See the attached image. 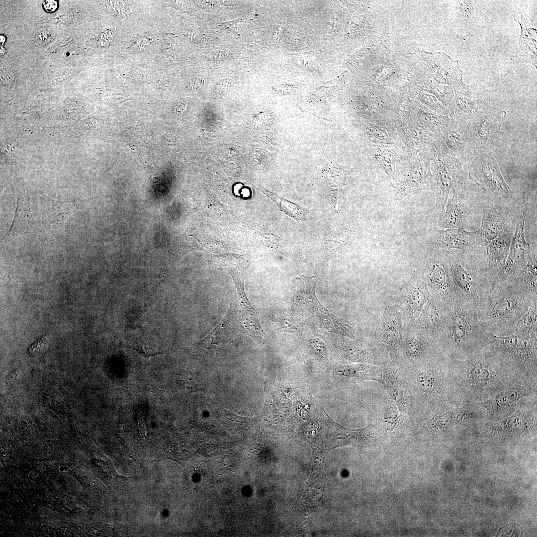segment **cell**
Listing matches in <instances>:
<instances>
[{"instance_id":"6da1fadb","label":"cell","mask_w":537,"mask_h":537,"mask_svg":"<svg viewBox=\"0 0 537 537\" xmlns=\"http://www.w3.org/2000/svg\"><path fill=\"white\" fill-rule=\"evenodd\" d=\"M534 303L514 274L493 284L483 294L478 310L487 335L503 336L515 333L516 324Z\"/></svg>"},{"instance_id":"7a4b0ae2","label":"cell","mask_w":537,"mask_h":537,"mask_svg":"<svg viewBox=\"0 0 537 537\" xmlns=\"http://www.w3.org/2000/svg\"><path fill=\"white\" fill-rule=\"evenodd\" d=\"M488 343L477 307L462 294L448 312L439 348L466 355Z\"/></svg>"},{"instance_id":"3957f363","label":"cell","mask_w":537,"mask_h":537,"mask_svg":"<svg viewBox=\"0 0 537 537\" xmlns=\"http://www.w3.org/2000/svg\"><path fill=\"white\" fill-rule=\"evenodd\" d=\"M438 349L419 364L405 370L409 388L418 407L437 404L448 389L445 358Z\"/></svg>"},{"instance_id":"277c9868","label":"cell","mask_w":537,"mask_h":537,"mask_svg":"<svg viewBox=\"0 0 537 537\" xmlns=\"http://www.w3.org/2000/svg\"><path fill=\"white\" fill-rule=\"evenodd\" d=\"M419 269L431 299L440 308L449 311L463 294L453 279L448 251L431 248Z\"/></svg>"},{"instance_id":"5b68a950","label":"cell","mask_w":537,"mask_h":537,"mask_svg":"<svg viewBox=\"0 0 537 537\" xmlns=\"http://www.w3.org/2000/svg\"><path fill=\"white\" fill-rule=\"evenodd\" d=\"M453 279L463 295L478 308L483 294L492 283L485 263L468 251H448Z\"/></svg>"},{"instance_id":"8992f818","label":"cell","mask_w":537,"mask_h":537,"mask_svg":"<svg viewBox=\"0 0 537 537\" xmlns=\"http://www.w3.org/2000/svg\"><path fill=\"white\" fill-rule=\"evenodd\" d=\"M487 336L489 345L497 356L522 367H536L537 335Z\"/></svg>"},{"instance_id":"52a82bcc","label":"cell","mask_w":537,"mask_h":537,"mask_svg":"<svg viewBox=\"0 0 537 537\" xmlns=\"http://www.w3.org/2000/svg\"><path fill=\"white\" fill-rule=\"evenodd\" d=\"M381 384L403 414L410 418L415 413L418 407L409 388L405 370L398 361L388 362L383 366Z\"/></svg>"},{"instance_id":"ba28073f","label":"cell","mask_w":537,"mask_h":537,"mask_svg":"<svg viewBox=\"0 0 537 537\" xmlns=\"http://www.w3.org/2000/svg\"><path fill=\"white\" fill-rule=\"evenodd\" d=\"M402 316L397 307L387 308L375 332L376 352L386 363L398 361L397 353L402 336Z\"/></svg>"},{"instance_id":"9c48e42d","label":"cell","mask_w":537,"mask_h":537,"mask_svg":"<svg viewBox=\"0 0 537 537\" xmlns=\"http://www.w3.org/2000/svg\"><path fill=\"white\" fill-rule=\"evenodd\" d=\"M409 326L408 330L402 332L397 353V360L405 369L423 361L439 348L420 329Z\"/></svg>"},{"instance_id":"30bf717a","label":"cell","mask_w":537,"mask_h":537,"mask_svg":"<svg viewBox=\"0 0 537 537\" xmlns=\"http://www.w3.org/2000/svg\"><path fill=\"white\" fill-rule=\"evenodd\" d=\"M400 297V306L402 318L414 324L423 310L431 300L422 274L418 268L410 279L402 287Z\"/></svg>"},{"instance_id":"8fae6325","label":"cell","mask_w":537,"mask_h":537,"mask_svg":"<svg viewBox=\"0 0 537 537\" xmlns=\"http://www.w3.org/2000/svg\"><path fill=\"white\" fill-rule=\"evenodd\" d=\"M525 216V212L522 211L517 220L515 233L511 243L504 267L494 278L492 285L505 280L512 274L518 273L526 266L529 255L537 249L536 245H530L526 240Z\"/></svg>"},{"instance_id":"7c38bea8","label":"cell","mask_w":537,"mask_h":537,"mask_svg":"<svg viewBox=\"0 0 537 537\" xmlns=\"http://www.w3.org/2000/svg\"><path fill=\"white\" fill-rule=\"evenodd\" d=\"M469 177L484 190L504 197L512 196V191L503 179L497 164L490 157L484 156L479 159L470 171Z\"/></svg>"},{"instance_id":"4fadbf2b","label":"cell","mask_w":537,"mask_h":537,"mask_svg":"<svg viewBox=\"0 0 537 537\" xmlns=\"http://www.w3.org/2000/svg\"><path fill=\"white\" fill-rule=\"evenodd\" d=\"M338 334L332 335L331 340L339 357L348 362L365 363L383 366L385 363L375 348L368 349L357 339Z\"/></svg>"},{"instance_id":"5bb4252c","label":"cell","mask_w":537,"mask_h":537,"mask_svg":"<svg viewBox=\"0 0 537 537\" xmlns=\"http://www.w3.org/2000/svg\"><path fill=\"white\" fill-rule=\"evenodd\" d=\"M461 172L459 164L452 159L439 160L434 171L436 208L441 215L444 211L449 192L458 183Z\"/></svg>"},{"instance_id":"9a60e30c","label":"cell","mask_w":537,"mask_h":537,"mask_svg":"<svg viewBox=\"0 0 537 537\" xmlns=\"http://www.w3.org/2000/svg\"><path fill=\"white\" fill-rule=\"evenodd\" d=\"M374 422L380 434L392 436L409 426L410 418L403 414L397 405L386 394L375 409Z\"/></svg>"},{"instance_id":"2e32d148","label":"cell","mask_w":537,"mask_h":537,"mask_svg":"<svg viewBox=\"0 0 537 537\" xmlns=\"http://www.w3.org/2000/svg\"><path fill=\"white\" fill-rule=\"evenodd\" d=\"M469 214L467 201L459 182L453 188L452 196L440 215L439 225L444 229L464 228Z\"/></svg>"},{"instance_id":"e0dca14e","label":"cell","mask_w":537,"mask_h":537,"mask_svg":"<svg viewBox=\"0 0 537 537\" xmlns=\"http://www.w3.org/2000/svg\"><path fill=\"white\" fill-rule=\"evenodd\" d=\"M512 238V232L508 229L484 246L487 253L486 271L491 283L504 267Z\"/></svg>"},{"instance_id":"ac0fdd59","label":"cell","mask_w":537,"mask_h":537,"mask_svg":"<svg viewBox=\"0 0 537 537\" xmlns=\"http://www.w3.org/2000/svg\"><path fill=\"white\" fill-rule=\"evenodd\" d=\"M429 244L433 248L466 251L474 245H478L476 231L469 232L464 228L441 230L436 229L430 239Z\"/></svg>"},{"instance_id":"d6986e66","label":"cell","mask_w":537,"mask_h":537,"mask_svg":"<svg viewBox=\"0 0 537 537\" xmlns=\"http://www.w3.org/2000/svg\"><path fill=\"white\" fill-rule=\"evenodd\" d=\"M483 218L480 228L476 231L478 245L485 246L508 230L506 220L492 203L482 206Z\"/></svg>"},{"instance_id":"ffe728a7","label":"cell","mask_w":537,"mask_h":537,"mask_svg":"<svg viewBox=\"0 0 537 537\" xmlns=\"http://www.w3.org/2000/svg\"><path fill=\"white\" fill-rule=\"evenodd\" d=\"M393 186L397 191L393 198L400 200L409 193L421 189L435 188V181L427 163L416 164L405 180Z\"/></svg>"},{"instance_id":"44dd1931","label":"cell","mask_w":537,"mask_h":537,"mask_svg":"<svg viewBox=\"0 0 537 537\" xmlns=\"http://www.w3.org/2000/svg\"><path fill=\"white\" fill-rule=\"evenodd\" d=\"M42 199V223L48 229L61 228L70 215L76 210V206L71 201H57L46 196Z\"/></svg>"},{"instance_id":"7402d4cb","label":"cell","mask_w":537,"mask_h":537,"mask_svg":"<svg viewBox=\"0 0 537 537\" xmlns=\"http://www.w3.org/2000/svg\"><path fill=\"white\" fill-rule=\"evenodd\" d=\"M335 374L347 379L358 381L372 380L382 382L383 366L365 363L337 364L334 368Z\"/></svg>"},{"instance_id":"603a6c76","label":"cell","mask_w":537,"mask_h":537,"mask_svg":"<svg viewBox=\"0 0 537 537\" xmlns=\"http://www.w3.org/2000/svg\"><path fill=\"white\" fill-rule=\"evenodd\" d=\"M34 229L33 219L28 202L18 199L14 218L2 241L8 242L20 235L31 233Z\"/></svg>"},{"instance_id":"cb8c5ba5","label":"cell","mask_w":537,"mask_h":537,"mask_svg":"<svg viewBox=\"0 0 537 537\" xmlns=\"http://www.w3.org/2000/svg\"><path fill=\"white\" fill-rule=\"evenodd\" d=\"M537 250L527 258V264L518 273L513 274L519 284L534 303H537Z\"/></svg>"},{"instance_id":"d4e9b609","label":"cell","mask_w":537,"mask_h":537,"mask_svg":"<svg viewBox=\"0 0 537 537\" xmlns=\"http://www.w3.org/2000/svg\"><path fill=\"white\" fill-rule=\"evenodd\" d=\"M526 394L523 389L511 388L477 404L484 407L489 413L495 414L511 407Z\"/></svg>"},{"instance_id":"484cf974","label":"cell","mask_w":537,"mask_h":537,"mask_svg":"<svg viewBox=\"0 0 537 537\" xmlns=\"http://www.w3.org/2000/svg\"><path fill=\"white\" fill-rule=\"evenodd\" d=\"M532 416L527 411L519 409L507 418L491 425L490 430L492 433L501 435L518 429H527L535 422L534 417Z\"/></svg>"},{"instance_id":"4316f807","label":"cell","mask_w":537,"mask_h":537,"mask_svg":"<svg viewBox=\"0 0 537 537\" xmlns=\"http://www.w3.org/2000/svg\"><path fill=\"white\" fill-rule=\"evenodd\" d=\"M260 190L276 204L279 210L297 221H306L307 216L309 213L307 209L269 192L263 187Z\"/></svg>"},{"instance_id":"83f0119b","label":"cell","mask_w":537,"mask_h":537,"mask_svg":"<svg viewBox=\"0 0 537 537\" xmlns=\"http://www.w3.org/2000/svg\"><path fill=\"white\" fill-rule=\"evenodd\" d=\"M273 322L282 331L303 338V327L300 321L286 312L279 311L273 315Z\"/></svg>"},{"instance_id":"f1b7e54d","label":"cell","mask_w":537,"mask_h":537,"mask_svg":"<svg viewBox=\"0 0 537 537\" xmlns=\"http://www.w3.org/2000/svg\"><path fill=\"white\" fill-rule=\"evenodd\" d=\"M515 333L537 335V303L532 304L517 322Z\"/></svg>"},{"instance_id":"f546056e","label":"cell","mask_w":537,"mask_h":537,"mask_svg":"<svg viewBox=\"0 0 537 537\" xmlns=\"http://www.w3.org/2000/svg\"><path fill=\"white\" fill-rule=\"evenodd\" d=\"M307 346L310 355L313 356L318 362L327 364L329 362L326 346L319 338L312 337L307 340Z\"/></svg>"},{"instance_id":"4dcf8cb0","label":"cell","mask_w":537,"mask_h":537,"mask_svg":"<svg viewBox=\"0 0 537 537\" xmlns=\"http://www.w3.org/2000/svg\"><path fill=\"white\" fill-rule=\"evenodd\" d=\"M109 7L118 17H126L131 13L130 7L124 1H109Z\"/></svg>"},{"instance_id":"1f68e13d","label":"cell","mask_w":537,"mask_h":537,"mask_svg":"<svg viewBox=\"0 0 537 537\" xmlns=\"http://www.w3.org/2000/svg\"><path fill=\"white\" fill-rule=\"evenodd\" d=\"M131 348H132L145 357L154 356L163 353L157 348L149 344H137Z\"/></svg>"},{"instance_id":"d6a6232c","label":"cell","mask_w":537,"mask_h":537,"mask_svg":"<svg viewBox=\"0 0 537 537\" xmlns=\"http://www.w3.org/2000/svg\"><path fill=\"white\" fill-rule=\"evenodd\" d=\"M233 86V82L231 79H222L214 85L213 92L217 95H222L230 90Z\"/></svg>"},{"instance_id":"836d02e7","label":"cell","mask_w":537,"mask_h":537,"mask_svg":"<svg viewBox=\"0 0 537 537\" xmlns=\"http://www.w3.org/2000/svg\"><path fill=\"white\" fill-rule=\"evenodd\" d=\"M114 33L110 29H104L97 37V41L101 47L109 46L113 41Z\"/></svg>"},{"instance_id":"e575fe53","label":"cell","mask_w":537,"mask_h":537,"mask_svg":"<svg viewBox=\"0 0 537 537\" xmlns=\"http://www.w3.org/2000/svg\"><path fill=\"white\" fill-rule=\"evenodd\" d=\"M51 38L52 36L48 31L41 30L36 34L34 40L37 45H44L49 43Z\"/></svg>"},{"instance_id":"d590c367","label":"cell","mask_w":537,"mask_h":537,"mask_svg":"<svg viewBox=\"0 0 537 537\" xmlns=\"http://www.w3.org/2000/svg\"><path fill=\"white\" fill-rule=\"evenodd\" d=\"M14 79V74L7 69H1L0 70V80L5 84H9Z\"/></svg>"},{"instance_id":"8d00e7d4","label":"cell","mask_w":537,"mask_h":537,"mask_svg":"<svg viewBox=\"0 0 537 537\" xmlns=\"http://www.w3.org/2000/svg\"><path fill=\"white\" fill-rule=\"evenodd\" d=\"M151 42V40L150 39L141 38L135 41L133 45L138 50L142 51L145 50Z\"/></svg>"},{"instance_id":"74e56055","label":"cell","mask_w":537,"mask_h":537,"mask_svg":"<svg viewBox=\"0 0 537 537\" xmlns=\"http://www.w3.org/2000/svg\"><path fill=\"white\" fill-rule=\"evenodd\" d=\"M44 9L49 12H52L56 10L58 7V2L53 0H45L43 3Z\"/></svg>"},{"instance_id":"f35d334b","label":"cell","mask_w":537,"mask_h":537,"mask_svg":"<svg viewBox=\"0 0 537 537\" xmlns=\"http://www.w3.org/2000/svg\"><path fill=\"white\" fill-rule=\"evenodd\" d=\"M138 430L140 437L145 439L147 436V428L145 423L143 420H139L138 421Z\"/></svg>"}]
</instances>
